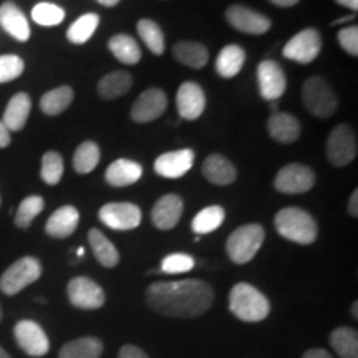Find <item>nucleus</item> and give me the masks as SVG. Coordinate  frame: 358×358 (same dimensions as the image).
<instances>
[{
	"instance_id": "18",
	"label": "nucleus",
	"mask_w": 358,
	"mask_h": 358,
	"mask_svg": "<svg viewBox=\"0 0 358 358\" xmlns=\"http://www.w3.org/2000/svg\"><path fill=\"white\" fill-rule=\"evenodd\" d=\"M181 216L182 199L178 194H166L159 198L151 211V221L161 231H169L176 227Z\"/></svg>"
},
{
	"instance_id": "49",
	"label": "nucleus",
	"mask_w": 358,
	"mask_h": 358,
	"mask_svg": "<svg viewBox=\"0 0 358 358\" xmlns=\"http://www.w3.org/2000/svg\"><path fill=\"white\" fill-rule=\"evenodd\" d=\"M96 2L101 3L103 7H115V6H118L120 0H96Z\"/></svg>"
},
{
	"instance_id": "42",
	"label": "nucleus",
	"mask_w": 358,
	"mask_h": 358,
	"mask_svg": "<svg viewBox=\"0 0 358 358\" xmlns=\"http://www.w3.org/2000/svg\"><path fill=\"white\" fill-rule=\"evenodd\" d=\"M337 40L348 55L352 57L358 55V27L357 25L345 27V29L340 30L337 35Z\"/></svg>"
},
{
	"instance_id": "23",
	"label": "nucleus",
	"mask_w": 358,
	"mask_h": 358,
	"mask_svg": "<svg viewBox=\"0 0 358 358\" xmlns=\"http://www.w3.org/2000/svg\"><path fill=\"white\" fill-rule=\"evenodd\" d=\"M141 176H143L141 164L127 158H120L113 161V163L106 168V173H105L106 182L115 187L131 186L136 181H140Z\"/></svg>"
},
{
	"instance_id": "30",
	"label": "nucleus",
	"mask_w": 358,
	"mask_h": 358,
	"mask_svg": "<svg viewBox=\"0 0 358 358\" xmlns=\"http://www.w3.org/2000/svg\"><path fill=\"white\" fill-rule=\"evenodd\" d=\"M103 342L96 337H82L65 343L60 348L58 358H100Z\"/></svg>"
},
{
	"instance_id": "21",
	"label": "nucleus",
	"mask_w": 358,
	"mask_h": 358,
	"mask_svg": "<svg viewBox=\"0 0 358 358\" xmlns=\"http://www.w3.org/2000/svg\"><path fill=\"white\" fill-rule=\"evenodd\" d=\"M201 171H203V176L209 182H213L216 186H229L237 178L234 164L226 156L219 153L209 155L203 163V169Z\"/></svg>"
},
{
	"instance_id": "35",
	"label": "nucleus",
	"mask_w": 358,
	"mask_h": 358,
	"mask_svg": "<svg viewBox=\"0 0 358 358\" xmlns=\"http://www.w3.org/2000/svg\"><path fill=\"white\" fill-rule=\"evenodd\" d=\"M98 24H100V17L96 13H85V15L70 25L69 32H66V38L75 45L87 43L93 37V34H95Z\"/></svg>"
},
{
	"instance_id": "5",
	"label": "nucleus",
	"mask_w": 358,
	"mask_h": 358,
	"mask_svg": "<svg viewBox=\"0 0 358 358\" xmlns=\"http://www.w3.org/2000/svg\"><path fill=\"white\" fill-rule=\"evenodd\" d=\"M302 100L308 113L317 118H330L338 108L335 92L322 77H310L302 87Z\"/></svg>"
},
{
	"instance_id": "17",
	"label": "nucleus",
	"mask_w": 358,
	"mask_h": 358,
	"mask_svg": "<svg viewBox=\"0 0 358 358\" xmlns=\"http://www.w3.org/2000/svg\"><path fill=\"white\" fill-rule=\"evenodd\" d=\"M176 108L181 118L192 122L204 113L206 95L203 88L194 82H185L176 93Z\"/></svg>"
},
{
	"instance_id": "7",
	"label": "nucleus",
	"mask_w": 358,
	"mask_h": 358,
	"mask_svg": "<svg viewBox=\"0 0 358 358\" xmlns=\"http://www.w3.org/2000/svg\"><path fill=\"white\" fill-rule=\"evenodd\" d=\"M357 134L350 124H338L330 131L329 140H327V159L334 166L342 168L352 163L357 156Z\"/></svg>"
},
{
	"instance_id": "4",
	"label": "nucleus",
	"mask_w": 358,
	"mask_h": 358,
	"mask_svg": "<svg viewBox=\"0 0 358 358\" xmlns=\"http://www.w3.org/2000/svg\"><path fill=\"white\" fill-rule=\"evenodd\" d=\"M266 239V231L259 224H244L227 237V256L234 264H248L256 257Z\"/></svg>"
},
{
	"instance_id": "10",
	"label": "nucleus",
	"mask_w": 358,
	"mask_h": 358,
	"mask_svg": "<svg viewBox=\"0 0 358 358\" xmlns=\"http://www.w3.org/2000/svg\"><path fill=\"white\" fill-rule=\"evenodd\" d=\"M66 294H69L71 306L82 310H96L105 306V292L90 277L80 275L71 279L66 287Z\"/></svg>"
},
{
	"instance_id": "1",
	"label": "nucleus",
	"mask_w": 358,
	"mask_h": 358,
	"mask_svg": "<svg viewBox=\"0 0 358 358\" xmlns=\"http://www.w3.org/2000/svg\"><path fill=\"white\" fill-rule=\"evenodd\" d=\"M146 302L164 317L196 319L211 308L214 290L208 282L199 279L155 282L146 289Z\"/></svg>"
},
{
	"instance_id": "22",
	"label": "nucleus",
	"mask_w": 358,
	"mask_h": 358,
	"mask_svg": "<svg viewBox=\"0 0 358 358\" xmlns=\"http://www.w3.org/2000/svg\"><path fill=\"white\" fill-rule=\"evenodd\" d=\"M0 25L19 42H27L30 38L29 20L13 2H6L0 6Z\"/></svg>"
},
{
	"instance_id": "52",
	"label": "nucleus",
	"mask_w": 358,
	"mask_h": 358,
	"mask_svg": "<svg viewBox=\"0 0 358 358\" xmlns=\"http://www.w3.org/2000/svg\"><path fill=\"white\" fill-rule=\"evenodd\" d=\"M77 254H78V257H82L83 254H85V249H83V248H80V249L77 250Z\"/></svg>"
},
{
	"instance_id": "28",
	"label": "nucleus",
	"mask_w": 358,
	"mask_h": 358,
	"mask_svg": "<svg viewBox=\"0 0 358 358\" xmlns=\"http://www.w3.org/2000/svg\"><path fill=\"white\" fill-rule=\"evenodd\" d=\"M133 85V78L128 71L116 70L110 71L103 77L100 82H98V93H100L101 98L105 100H115V98H120L127 95Z\"/></svg>"
},
{
	"instance_id": "32",
	"label": "nucleus",
	"mask_w": 358,
	"mask_h": 358,
	"mask_svg": "<svg viewBox=\"0 0 358 358\" xmlns=\"http://www.w3.org/2000/svg\"><path fill=\"white\" fill-rule=\"evenodd\" d=\"M73 88L71 87H58L47 92L40 100V110L48 116H57L69 108L73 101Z\"/></svg>"
},
{
	"instance_id": "39",
	"label": "nucleus",
	"mask_w": 358,
	"mask_h": 358,
	"mask_svg": "<svg viewBox=\"0 0 358 358\" xmlns=\"http://www.w3.org/2000/svg\"><path fill=\"white\" fill-rule=\"evenodd\" d=\"M32 19L34 22H37L38 25L55 27L64 22L65 10L62 7L55 6V3L42 2L37 3V6L32 8Z\"/></svg>"
},
{
	"instance_id": "13",
	"label": "nucleus",
	"mask_w": 358,
	"mask_h": 358,
	"mask_svg": "<svg viewBox=\"0 0 358 358\" xmlns=\"http://www.w3.org/2000/svg\"><path fill=\"white\" fill-rule=\"evenodd\" d=\"M257 83L261 96L267 101L279 100L287 90V77L282 66L274 60H264L257 66Z\"/></svg>"
},
{
	"instance_id": "27",
	"label": "nucleus",
	"mask_w": 358,
	"mask_h": 358,
	"mask_svg": "<svg viewBox=\"0 0 358 358\" xmlns=\"http://www.w3.org/2000/svg\"><path fill=\"white\" fill-rule=\"evenodd\" d=\"M88 243L93 250V256L103 267H116L120 264V254L113 243L100 229H92L88 232Z\"/></svg>"
},
{
	"instance_id": "11",
	"label": "nucleus",
	"mask_w": 358,
	"mask_h": 358,
	"mask_svg": "<svg viewBox=\"0 0 358 358\" xmlns=\"http://www.w3.org/2000/svg\"><path fill=\"white\" fill-rule=\"evenodd\" d=\"M100 221L115 231H131L141 224V209L133 203H108L98 213Z\"/></svg>"
},
{
	"instance_id": "33",
	"label": "nucleus",
	"mask_w": 358,
	"mask_h": 358,
	"mask_svg": "<svg viewBox=\"0 0 358 358\" xmlns=\"http://www.w3.org/2000/svg\"><path fill=\"white\" fill-rule=\"evenodd\" d=\"M224 217H226V213L221 206H208V208L201 209V211L196 214L194 219H192V231L196 234H209V232L219 229L222 226Z\"/></svg>"
},
{
	"instance_id": "47",
	"label": "nucleus",
	"mask_w": 358,
	"mask_h": 358,
	"mask_svg": "<svg viewBox=\"0 0 358 358\" xmlns=\"http://www.w3.org/2000/svg\"><path fill=\"white\" fill-rule=\"evenodd\" d=\"M268 2L271 3H274V6H277V7H294V6H297L299 2H301V0H268Z\"/></svg>"
},
{
	"instance_id": "40",
	"label": "nucleus",
	"mask_w": 358,
	"mask_h": 358,
	"mask_svg": "<svg viewBox=\"0 0 358 358\" xmlns=\"http://www.w3.org/2000/svg\"><path fill=\"white\" fill-rule=\"evenodd\" d=\"M196 261L194 257L185 252H174L169 254L161 262V272L164 274H185L194 268Z\"/></svg>"
},
{
	"instance_id": "41",
	"label": "nucleus",
	"mask_w": 358,
	"mask_h": 358,
	"mask_svg": "<svg viewBox=\"0 0 358 358\" xmlns=\"http://www.w3.org/2000/svg\"><path fill=\"white\" fill-rule=\"evenodd\" d=\"M24 60L17 55H2L0 57V83L12 82L24 73Z\"/></svg>"
},
{
	"instance_id": "26",
	"label": "nucleus",
	"mask_w": 358,
	"mask_h": 358,
	"mask_svg": "<svg viewBox=\"0 0 358 358\" xmlns=\"http://www.w3.org/2000/svg\"><path fill=\"white\" fill-rule=\"evenodd\" d=\"M245 62V52L239 45L231 43L222 48L216 60V71L222 78H234L243 70Z\"/></svg>"
},
{
	"instance_id": "43",
	"label": "nucleus",
	"mask_w": 358,
	"mask_h": 358,
	"mask_svg": "<svg viewBox=\"0 0 358 358\" xmlns=\"http://www.w3.org/2000/svg\"><path fill=\"white\" fill-rule=\"evenodd\" d=\"M118 358H150V357L146 355V352L143 350V348L131 345V343H127V345L120 348Z\"/></svg>"
},
{
	"instance_id": "8",
	"label": "nucleus",
	"mask_w": 358,
	"mask_h": 358,
	"mask_svg": "<svg viewBox=\"0 0 358 358\" xmlns=\"http://www.w3.org/2000/svg\"><path fill=\"white\" fill-rule=\"evenodd\" d=\"M322 50V37L319 30L306 29L302 32L295 34L292 38L285 43L282 55L295 64H312Z\"/></svg>"
},
{
	"instance_id": "34",
	"label": "nucleus",
	"mask_w": 358,
	"mask_h": 358,
	"mask_svg": "<svg viewBox=\"0 0 358 358\" xmlns=\"http://www.w3.org/2000/svg\"><path fill=\"white\" fill-rule=\"evenodd\" d=\"M100 148L95 141H83L73 155V168L78 174H88L100 163Z\"/></svg>"
},
{
	"instance_id": "45",
	"label": "nucleus",
	"mask_w": 358,
	"mask_h": 358,
	"mask_svg": "<svg viewBox=\"0 0 358 358\" xmlns=\"http://www.w3.org/2000/svg\"><path fill=\"white\" fill-rule=\"evenodd\" d=\"M348 214L353 217L358 216V191L352 192L350 199H348Z\"/></svg>"
},
{
	"instance_id": "29",
	"label": "nucleus",
	"mask_w": 358,
	"mask_h": 358,
	"mask_svg": "<svg viewBox=\"0 0 358 358\" xmlns=\"http://www.w3.org/2000/svg\"><path fill=\"white\" fill-rule=\"evenodd\" d=\"M108 48L116 60L124 65H136L141 60V48L131 35H115V37L110 38Z\"/></svg>"
},
{
	"instance_id": "15",
	"label": "nucleus",
	"mask_w": 358,
	"mask_h": 358,
	"mask_svg": "<svg viewBox=\"0 0 358 358\" xmlns=\"http://www.w3.org/2000/svg\"><path fill=\"white\" fill-rule=\"evenodd\" d=\"M226 19L229 22L231 27H234L239 32L249 34V35H262L268 32L272 22L268 17L262 15L261 12L252 10V8L245 6H231L226 10Z\"/></svg>"
},
{
	"instance_id": "6",
	"label": "nucleus",
	"mask_w": 358,
	"mask_h": 358,
	"mask_svg": "<svg viewBox=\"0 0 358 358\" xmlns=\"http://www.w3.org/2000/svg\"><path fill=\"white\" fill-rule=\"evenodd\" d=\"M42 275V264L35 257H22L15 261L0 277V290L6 295H17Z\"/></svg>"
},
{
	"instance_id": "53",
	"label": "nucleus",
	"mask_w": 358,
	"mask_h": 358,
	"mask_svg": "<svg viewBox=\"0 0 358 358\" xmlns=\"http://www.w3.org/2000/svg\"><path fill=\"white\" fill-rule=\"evenodd\" d=\"M0 320H2V306H0Z\"/></svg>"
},
{
	"instance_id": "19",
	"label": "nucleus",
	"mask_w": 358,
	"mask_h": 358,
	"mask_svg": "<svg viewBox=\"0 0 358 358\" xmlns=\"http://www.w3.org/2000/svg\"><path fill=\"white\" fill-rule=\"evenodd\" d=\"M267 131L275 141L282 143V145H290L301 136V123L294 115L277 111V113L268 116Z\"/></svg>"
},
{
	"instance_id": "37",
	"label": "nucleus",
	"mask_w": 358,
	"mask_h": 358,
	"mask_svg": "<svg viewBox=\"0 0 358 358\" xmlns=\"http://www.w3.org/2000/svg\"><path fill=\"white\" fill-rule=\"evenodd\" d=\"M45 201L40 196H29L22 201L19 209L15 214V226L20 229H27L30 227V224L34 222V219L43 211Z\"/></svg>"
},
{
	"instance_id": "2",
	"label": "nucleus",
	"mask_w": 358,
	"mask_h": 358,
	"mask_svg": "<svg viewBox=\"0 0 358 358\" xmlns=\"http://www.w3.org/2000/svg\"><path fill=\"white\" fill-rule=\"evenodd\" d=\"M229 310L243 322H262L268 317L271 303L254 285L239 282L229 292Z\"/></svg>"
},
{
	"instance_id": "44",
	"label": "nucleus",
	"mask_w": 358,
	"mask_h": 358,
	"mask_svg": "<svg viewBox=\"0 0 358 358\" xmlns=\"http://www.w3.org/2000/svg\"><path fill=\"white\" fill-rule=\"evenodd\" d=\"M302 358H334L329 352L324 350V348H310L303 353Z\"/></svg>"
},
{
	"instance_id": "24",
	"label": "nucleus",
	"mask_w": 358,
	"mask_h": 358,
	"mask_svg": "<svg viewBox=\"0 0 358 358\" xmlns=\"http://www.w3.org/2000/svg\"><path fill=\"white\" fill-rule=\"evenodd\" d=\"M30 110H32V100L27 93L20 92L13 95L8 101L6 111H3V127L8 131H22L25 127L27 120H29Z\"/></svg>"
},
{
	"instance_id": "25",
	"label": "nucleus",
	"mask_w": 358,
	"mask_h": 358,
	"mask_svg": "<svg viewBox=\"0 0 358 358\" xmlns=\"http://www.w3.org/2000/svg\"><path fill=\"white\" fill-rule=\"evenodd\" d=\"M173 55L179 64L194 70L203 69L209 60L208 47L199 42H189V40H182V42H178L174 45Z\"/></svg>"
},
{
	"instance_id": "48",
	"label": "nucleus",
	"mask_w": 358,
	"mask_h": 358,
	"mask_svg": "<svg viewBox=\"0 0 358 358\" xmlns=\"http://www.w3.org/2000/svg\"><path fill=\"white\" fill-rule=\"evenodd\" d=\"M337 2L340 3V6L347 7V8H352L353 12L357 10L358 8V0H337Z\"/></svg>"
},
{
	"instance_id": "14",
	"label": "nucleus",
	"mask_w": 358,
	"mask_h": 358,
	"mask_svg": "<svg viewBox=\"0 0 358 358\" xmlns=\"http://www.w3.org/2000/svg\"><path fill=\"white\" fill-rule=\"evenodd\" d=\"M17 343L30 357H43L50 350V342H48L47 334L37 322L34 320H20L13 329Z\"/></svg>"
},
{
	"instance_id": "46",
	"label": "nucleus",
	"mask_w": 358,
	"mask_h": 358,
	"mask_svg": "<svg viewBox=\"0 0 358 358\" xmlns=\"http://www.w3.org/2000/svg\"><path fill=\"white\" fill-rule=\"evenodd\" d=\"M8 145H10V131L0 122V148H7Z\"/></svg>"
},
{
	"instance_id": "31",
	"label": "nucleus",
	"mask_w": 358,
	"mask_h": 358,
	"mask_svg": "<svg viewBox=\"0 0 358 358\" xmlns=\"http://www.w3.org/2000/svg\"><path fill=\"white\" fill-rule=\"evenodd\" d=\"M330 345L342 358H358V332L352 327H337L330 334Z\"/></svg>"
},
{
	"instance_id": "3",
	"label": "nucleus",
	"mask_w": 358,
	"mask_h": 358,
	"mask_svg": "<svg viewBox=\"0 0 358 358\" xmlns=\"http://www.w3.org/2000/svg\"><path fill=\"white\" fill-rule=\"evenodd\" d=\"M275 229L284 239L308 245L317 241L319 227L315 219L301 208H284L275 214Z\"/></svg>"
},
{
	"instance_id": "20",
	"label": "nucleus",
	"mask_w": 358,
	"mask_h": 358,
	"mask_svg": "<svg viewBox=\"0 0 358 358\" xmlns=\"http://www.w3.org/2000/svg\"><path fill=\"white\" fill-rule=\"evenodd\" d=\"M80 221V214L75 206H64V208L57 209L55 213L48 217L45 224V232L55 239H65L70 237L77 231Z\"/></svg>"
},
{
	"instance_id": "12",
	"label": "nucleus",
	"mask_w": 358,
	"mask_h": 358,
	"mask_svg": "<svg viewBox=\"0 0 358 358\" xmlns=\"http://www.w3.org/2000/svg\"><path fill=\"white\" fill-rule=\"evenodd\" d=\"M168 108V96L161 88H148L131 106V118L136 123H150L158 120Z\"/></svg>"
},
{
	"instance_id": "9",
	"label": "nucleus",
	"mask_w": 358,
	"mask_h": 358,
	"mask_svg": "<svg viewBox=\"0 0 358 358\" xmlns=\"http://www.w3.org/2000/svg\"><path fill=\"white\" fill-rule=\"evenodd\" d=\"M275 189L284 194H303L315 186V173L301 163H292L280 168L274 181Z\"/></svg>"
},
{
	"instance_id": "50",
	"label": "nucleus",
	"mask_w": 358,
	"mask_h": 358,
	"mask_svg": "<svg viewBox=\"0 0 358 358\" xmlns=\"http://www.w3.org/2000/svg\"><path fill=\"white\" fill-rule=\"evenodd\" d=\"M352 313H353V319H358V302H353Z\"/></svg>"
},
{
	"instance_id": "38",
	"label": "nucleus",
	"mask_w": 358,
	"mask_h": 358,
	"mask_svg": "<svg viewBox=\"0 0 358 358\" xmlns=\"http://www.w3.org/2000/svg\"><path fill=\"white\" fill-rule=\"evenodd\" d=\"M40 176L47 185L55 186L64 176V158L57 151H47L42 158V169Z\"/></svg>"
},
{
	"instance_id": "16",
	"label": "nucleus",
	"mask_w": 358,
	"mask_h": 358,
	"mask_svg": "<svg viewBox=\"0 0 358 358\" xmlns=\"http://www.w3.org/2000/svg\"><path fill=\"white\" fill-rule=\"evenodd\" d=\"M194 164V151L189 148L159 155L155 161V171L168 179H179L189 171Z\"/></svg>"
},
{
	"instance_id": "51",
	"label": "nucleus",
	"mask_w": 358,
	"mask_h": 358,
	"mask_svg": "<svg viewBox=\"0 0 358 358\" xmlns=\"http://www.w3.org/2000/svg\"><path fill=\"white\" fill-rule=\"evenodd\" d=\"M0 358H10V357H8V353L3 350L2 347H0Z\"/></svg>"
},
{
	"instance_id": "36",
	"label": "nucleus",
	"mask_w": 358,
	"mask_h": 358,
	"mask_svg": "<svg viewBox=\"0 0 358 358\" xmlns=\"http://www.w3.org/2000/svg\"><path fill=\"white\" fill-rule=\"evenodd\" d=\"M136 30L140 38L145 42L148 50L155 55H161L164 52V35L161 27L150 19H141L136 24Z\"/></svg>"
}]
</instances>
